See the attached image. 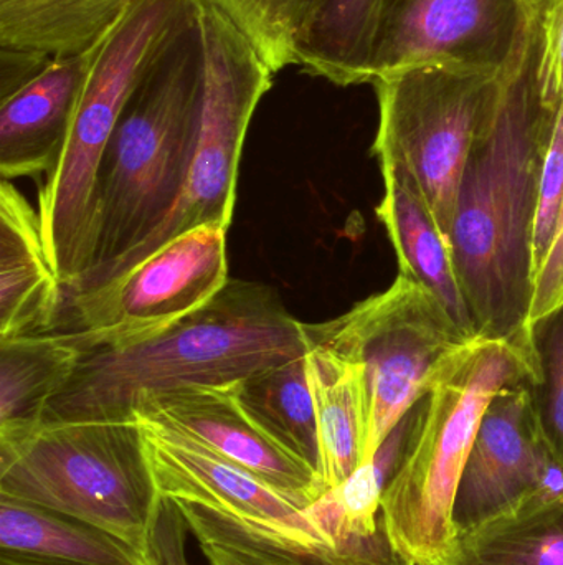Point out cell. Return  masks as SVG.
Here are the masks:
<instances>
[{
    "label": "cell",
    "mask_w": 563,
    "mask_h": 565,
    "mask_svg": "<svg viewBox=\"0 0 563 565\" xmlns=\"http://www.w3.org/2000/svg\"><path fill=\"white\" fill-rule=\"evenodd\" d=\"M559 102L545 93L535 13L528 50L473 142L456 199L453 264L481 338L512 341L528 332L542 168Z\"/></svg>",
    "instance_id": "obj_1"
},
{
    "label": "cell",
    "mask_w": 563,
    "mask_h": 565,
    "mask_svg": "<svg viewBox=\"0 0 563 565\" xmlns=\"http://www.w3.org/2000/svg\"><path fill=\"white\" fill-rule=\"evenodd\" d=\"M307 351L306 324L277 289L230 280L207 306L149 341L86 352L42 424L132 422L149 395L227 387Z\"/></svg>",
    "instance_id": "obj_2"
},
{
    "label": "cell",
    "mask_w": 563,
    "mask_h": 565,
    "mask_svg": "<svg viewBox=\"0 0 563 565\" xmlns=\"http://www.w3.org/2000/svg\"><path fill=\"white\" fill-rule=\"evenodd\" d=\"M534 381L528 334L478 335L443 369L380 501L383 533L400 563L450 559L458 537L456 497L483 417L502 388Z\"/></svg>",
    "instance_id": "obj_3"
},
{
    "label": "cell",
    "mask_w": 563,
    "mask_h": 565,
    "mask_svg": "<svg viewBox=\"0 0 563 565\" xmlns=\"http://www.w3.org/2000/svg\"><path fill=\"white\" fill-rule=\"evenodd\" d=\"M194 17L195 0H139L86 53L68 138L36 195L46 254L65 289L95 264L99 171L116 125L154 60Z\"/></svg>",
    "instance_id": "obj_4"
},
{
    "label": "cell",
    "mask_w": 563,
    "mask_h": 565,
    "mask_svg": "<svg viewBox=\"0 0 563 565\" xmlns=\"http://www.w3.org/2000/svg\"><path fill=\"white\" fill-rule=\"evenodd\" d=\"M202 83L204 53L195 15L154 60L116 125L99 171L95 264L76 285L134 250L177 204L194 146Z\"/></svg>",
    "instance_id": "obj_5"
},
{
    "label": "cell",
    "mask_w": 563,
    "mask_h": 565,
    "mask_svg": "<svg viewBox=\"0 0 563 565\" xmlns=\"http://www.w3.org/2000/svg\"><path fill=\"white\" fill-rule=\"evenodd\" d=\"M0 497L75 518L145 553L159 503L138 420L0 430Z\"/></svg>",
    "instance_id": "obj_6"
},
{
    "label": "cell",
    "mask_w": 563,
    "mask_h": 565,
    "mask_svg": "<svg viewBox=\"0 0 563 565\" xmlns=\"http://www.w3.org/2000/svg\"><path fill=\"white\" fill-rule=\"evenodd\" d=\"M195 15L204 53V83L181 198L151 237L65 291L66 299L102 288L187 232L205 225L230 227L245 138L258 105L273 85L274 73L214 0H195Z\"/></svg>",
    "instance_id": "obj_7"
},
{
    "label": "cell",
    "mask_w": 563,
    "mask_h": 565,
    "mask_svg": "<svg viewBox=\"0 0 563 565\" xmlns=\"http://www.w3.org/2000/svg\"><path fill=\"white\" fill-rule=\"evenodd\" d=\"M304 324L311 342L329 345L366 369V463L413 405L430 394L446 364L475 339L459 329L429 288L402 275L339 318Z\"/></svg>",
    "instance_id": "obj_8"
},
{
    "label": "cell",
    "mask_w": 563,
    "mask_h": 565,
    "mask_svg": "<svg viewBox=\"0 0 563 565\" xmlns=\"http://www.w3.org/2000/svg\"><path fill=\"white\" fill-rule=\"evenodd\" d=\"M505 79L422 66L372 83L379 99L373 156L380 166H397L412 175L448 242L466 161L498 108Z\"/></svg>",
    "instance_id": "obj_9"
},
{
    "label": "cell",
    "mask_w": 563,
    "mask_h": 565,
    "mask_svg": "<svg viewBox=\"0 0 563 565\" xmlns=\"http://www.w3.org/2000/svg\"><path fill=\"white\" fill-rule=\"evenodd\" d=\"M227 231L195 228L102 288L66 299L55 331L83 352L121 351L171 329L228 285Z\"/></svg>",
    "instance_id": "obj_10"
},
{
    "label": "cell",
    "mask_w": 563,
    "mask_h": 565,
    "mask_svg": "<svg viewBox=\"0 0 563 565\" xmlns=\"http://www.w3.org/2000/svg\"><path fill=\"white\" fill-rule=\"evenodd\" d=\"M534 23L528 0H383L370 83L422 66L508 78Z\"/></svg>",
    "instance_id": "obj_11"
},
{
    "label": "cell",
    "mask_w": 563,
    "mask_h": 565,
    "mask_svg": "<svg viewBox=\"0 0 563 565\" xmlns=\"http://www.w3.org/2000/svg\"><path fill=\"white\" fill-rule=\"evenodd\" d=\"M136 420L141 425L159 498L201 504L290 550L323 557L340 553L331 546L306 510L257 475L175 428L144 417Z\"/></svg>",
    "instance_id": "obj_12"
},
{
    "label": "cell",
    "mask_w": 563,
    "mask_h": 565,
    "mask_svg": "<svg viewBox=\"0 0 563 565\" xmlns=\"http://www.w3.org/2000/svg\"><path fill=\"white\" fill-rule=\"evenodd\" d=\"M548 488H563L532 405L529 382L502 388L486 411L455 504L458 533Z\"/></svg>",
    "instance_id": "obj_13"
},
{
    "label": "cell",
    "mask_w": 563,
    "mask_h": 565,
    "mask_svg": "<svg viewBox=\"0 0 563 565\" xmlns=\"http://www.w3.org/2000/svg\"><path fill=\"white\" fill-rule=\"evenodd\" d=\"M134 417L175 428L270 484L306 510L327 488L323 478L263 434L235 404L227 387L182 388L149 395Z\"/></svg>",
    "instance_id": "obj_14"
},
{
    "label": "cell",
    "mask_w": 563,
    "mask_h": 565,
    "mask_svg": "<svg viewBox=\"0 0 563 565\" xmlns=\"http://www.w3.org/2000/svg\"><path fill=\"white\" fill-rule=\"evenodd\" d=\"M88 55L52 56L0 98L2 181L46 175L62 154L85 82Z\"/></svg>",
    "instance_id": "obj_15"
},
{
    "label": "cell",
    "mask_w": 563,
    "mask_h": 565,
    "mask_svg": "<svg viewBox=\"0 0 563 565\" xmlns=\"http://www.w3.org/2000/svg\"><path fill=\"white\" fill-rule=\"evenodd\" d=\"M65 288L53 270L39 211L12 182L0 185V339L53 332Z\"/></svg>",
    "instance_id": "obj_16"
},
{
    "label": "cell",
    "mask_w": 563,
    "mask_h": 565,
    "mask_svg": "<svg viewBox=\"0 0 563 565\" xmlns=\"http://www.w3.org/2000/svg\"><path fill=\"white\" fill-rule=\"evenodd\" d=\"M383 198L376 214L396 248L402 277L429 288L463 332L478 338L472 311L456 277L452 247L440 231L412 175L397 166H380Z\"/></svg>",
    "instance_id": "obj_17"
},
{
    "label": "cell",
    "mask_w": 563,
    "mask_h": 565,
    "mask_svg": "<svg viewBox=\"0 0 563 565\" xmlns=\"http://www.w3.org/2000/svg\"><path fill=\"white\" fill-rule=\"evenodd\" d=\"M306 361L323 455V481L331 490L366 465L370 427L366 369L356 359L311 341Z\"/></svg>",
    "instance_id": "obj_18"
},
{
    "label": "cell",
    "mask_w": 563,
    "mask_h": 565,
    "mask_svg": "<svg viewBox=\"0 0 563 565\" xmlns=\"http://www.w3.org/2000/svg\"><path fill=\"white\" fill-rule=\"evenodd\" d=\"M0 565H152L145 551L75 518L0 497Z\"/></svg>",
    "instance_id": "obj_19"
},
{
    "label": "cell",
    "mask_w": 563,
    "mask_h": 565,
    "mask_svg": "<svg viewBox=\"0 0 563 565\" xmlns=\"http://www.w3.org/2000/svg\"><path fill=\"white\" fill-rule=\"evenodd\" d=\"M445 565H563V488H548L462 531Z\"/></svg>",
    "instance_id": "obj_20"
},
{
    "label": "cell",
    "mask_w": 563,
    "mask_h": 565,
    "mask_svg": "<svg viewBox=\"0 0 563 565\" xmlns=\"http://www.w3.org/2000/svg\"><path fill=\"white\" fill-rule=\"evenodd\" d=\"M139 0H0V49L88 53Z\"/></svg>",
    "instance_id": "obj_21"
},
{
    "label": "cell",
    "mask_w": 563,
    "mask_h": 565,
    "mask_svg": "<svg viewBox=\"0 0 563 565\" xmlns=\"http://www.w3.org/2000/svg\"><path fill=\"white\" fill-rule=\"evenodd\" d=\"M230 394L238 408L267 437L323 478V455L306 355L235 382Z\"/></svg>",
    "instance_id": "obj_22"
},
{
    "label": "cell",
    "mask_w": 563,
    "mask_h": 565,
    "mask_svg": "<svg viewBox=\"0 0 563 565\" xmlns=\"http://www.w3.org/2000/svg\"><path fill=\"white\" fill-rule=\"evenodd\" d=\"M83 355L59 332L0 339V430L42 424Z\"/></svg>",
    "instance_id": "obj_23"
},
{
    "label": "cell",
    "mask_w": 563,
    "mask_h": 565,
    "mask_svg": "<svg viewBox=\"0 0 563 565\" xmlns=\"http://www.w3.org/2000/svg\"><path fill=\"white\" fill-rule=\"evenodd\" d=\"M208 565H403L386 533L356 541L331 557L290 550L201 504L175 501Z\"/></svg>",
    "instance_id": "obj_24"
},
{
    "label": "cell",
    "mask_w": 563,
    "mask_h": 565,
    "mask_svg": "<svg viewBox=\"0 0 563 565\" xmlns=\"http://www.w3.org/2000/svg\"><path fill=\"white\" fill-rule=\"evenodd\" d=\"M383 0H320L296 65L337 86L370 83V55Z\"/></svg>",
    "instance_id": "obj_25"
},
{
    "label": "cell",
    "mask_w": 563,
    "mask_h": 565,
    "mask_svg": "<svg viewBox=\"0 0 563 565\" xmlns=\"http://www.w3.org/2000/svg\"><path fill=\"white\" fill-rule=\"evenodd\" d=\"M248 36L277 75L296 65L297 45L320 0H214Z\"/></svg>",
    "instance_id": "obj_26"
},
{
    "label": "cell",
    "mask_w": 563,
    "mask_h": 565,
    "mask_svg": "<svg viewBox=\"0 0 563 565\" xmlns=\"http://www.w3.org/2000/svg\"><path fill=\"white\" fill-rule=\"evenodd\" d=\"M535 361L529 384L542 437L563 470V302L528 326Z\"/></svg>",
    "instance_id": "obj_27"
},
{
    "label": "cell",
    "mask_w": 563,
    "mask_h": 565,
    "mask_svg": "<svg viewBox=\"0 0 563 565\" xmlns=\"http://www.w3.org/2000/svg\"><path fill=\"white\" fill-rule=\"evenodd\" d=\"M563 205V96L555 113L551 145L542 168L541 195L534 228V278L551 248Z\"/></svg>",
    "instance_id": "obj_28"
},
{
    "label": "cell",
    "mask_w": 563,
    "mask_h": 565,
    "mask_svg": "<svg viewBox=\"0 0 563 565\" xmlns=\"http://www.w3.org/2000/svg\"><path fill=\"white\" fill-rule=\"evenodd\" d=\"M187 531V523L177 503L169 498H159L148 541L152 565H188L185 553Z\"/></svg>",
    "instance_id": "obj_29"
},
{
    "label": "cell",
    "mask_w": 563,
    "mask_h": 565,
    "mask_svg": "<svg viewBox=\"0 0 563 565\" xmlns=\"http://www.w3.org/2000/svg\"><path fill=\"white\" fill-rule=\"evenodd\" d=\"M542 22V75L545 93L551 99L563 96V0H552Z\"/></svg>",
    "instance_id": "obj_30"
},
{
    "label": "cell",
    "mask_w": 563,
    "mask_h": 565,
    "mask_svg": "<svg viewBox=\"0 0 563 565\" xmlns=\"http://www.w3.org/2000/svg\"><path fill=\"white\" fill-rule=\"evenodd\" d=\"M561 302H563V205L554 241L541 268L535 274L534 298H532L529 322L548 315Z\"/></svg>",
    "instance_id": "obj_31"
},
{
    "label": "cell",
    "mask_w": 563,
    "mask_h": 565,
    "mask_svg": "<svg viewBox=\"0 0 563 565\" xmlns=\"http://www.w3.org/2000/svg\"><path fill=\"white\" fill-rule=\"evenodd\" d=\"M528 2L535 13H541L544 12L545 9H548L549 3H551L552 0H528Z\"/></svg>",
    "instance_id": "obj_32"
}]
</instances>
